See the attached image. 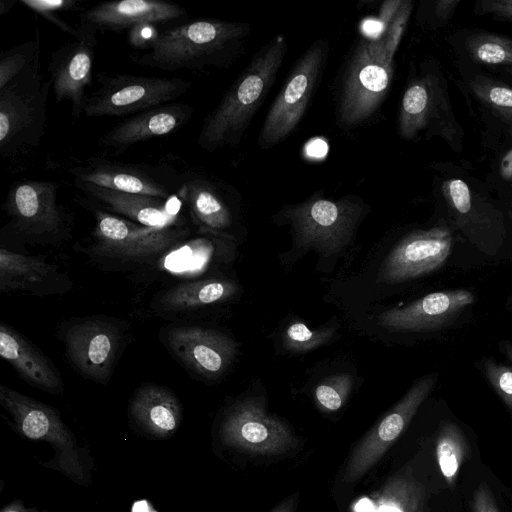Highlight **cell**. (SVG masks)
I'll return each mask as SVG.
<instances>
[{
	"instance_id": "6da1fadb",
	"label": "cell",
	"mask_w": 512,
	"mask_h": 512,
	"mask_svg": "<svg viewBox=\"0 0 512 512\" xmlns=\"http://www.w3.org/2000/svg\"><path fill=\"white\" fill-rule=\"evenodd\" d=\"M251 27L245 22L197 19L161 32L146 53H130L141 66L206 73L231 66L244 52Z\"/></svg>"
},
{
	"instance_id": "7a4b0ae2",
	"label": "cell",
	"mask_w": 512,
	"mask_h": 512,
	"mask_svg": "<svg viewBox=\"0 0 512 512\" xmlns=\"http://www.w3.org/2000/svg\"><path fill=\"white\" fill-rule=\"evenodd\" d=\"M288 44L278 34L254 55L219 104L207 115L197 138L204 150L237 147L275 83Z\"/></svg>"
},
{
	"instance_id": "3957f363",
	"label": "cell",
	"mask_w": 512,
	"mask_h": 512,
	"mask_svg": "<svg viewBox=\"0 0 512 512\" xmlns=\"http://www.w3.org/2000/svg\"><path fill=\"white\" fill-rule=\"evenodd\" d=\"M40 64L0 88V155L12 173L25 169L45 135L52 84Z\"/></svg>"
},
{
	"instance_id": "277c9868",
	"label": "cell",
	"mask_w": 512,
	"mask_h": 512,
	"mask_svg": "<svg viewBox=\"0 0 512 512\" xmlns=\"http://www.w3.org/2000/svg\"><path fill=\"white\" fill-rule=\"evenodd\" d=\"M397 127L402 139L412 140L424 133L442 138L456 152L461 150L464 131L454 115L439 64H423L409 79L401 98Z\"/></svg>"
},
{
	"instance_id": "5b68a950",
	"label": "cell",
	"mask_w": 512,
	"mask_h": 512,
	"mask_svg": "<svg viewBox=\"0 0 512 512\" xmlns=\"http://www.w3.org/2000/svg\"><path fill=\"white\" fill-rule=\"evenodd\" d=\"M0 404L24 437L51 445L54 456L47 467L61 472L78 485L90 483L83 453L57 410L4 385H0Z\"/></svg>"
},
{
	"instance_id": "8992f818",
	"label": "cell",
	"mask_w": 512,
	"mask_h": 512,
	"mask_svg": "<svg viewBox=\"0 0 512 512\" xmlns=\"http://www.w3.org/2000/svg\"><path fill=\"white\" fill-rule=\"evenodd\" d=\"M369 208L354 195L330 199L314 193L300 203L284 206L279 217L291 226L298 245L336 252L348 244Z\"/></svg>"
},
{
	"instance_id": "52a82bcc",
	"label": "cell",
	"mask_w": 512,
	"mask_h": 512,
	"mask_svg": "<svg viewBox=\"0 0 512 512\" xmlns=\"http://www.w3.org/2000/svg\"><path fill=\"white\" fill-rule=\"evenodd\" d=\"M328 54L329 42L321 38L297 59L264 118L258 137L261 148L278 145L300 124L317 90Z\"/></svg>"
},
{
	"instance_id": "ba28073f",
	"label": "cell",
	"mask_w": 512,
	"mask_h": 512,
	"mask_svg": "<svg viewBox=\"0 0 512 512\" xmlns=\"http://www.w3.org/2000/svg\"><path fill=\"white\" fill-rule=\"evenodd\" d=\"M98 89L87 94L86 117L125 116L174 102L192 83L176 77H148L99 72Z\"/></svg>"
},
{
	"instance_id": "9c48e42d",
	"label": "cell",
	"mask_w": 512,
	"mask_h": 512,
	"mask_svg": "<svg viewBox=\"0 0 512 512\" xmlns=\"http://www.w3.org/2000/svg\"><path fill=\"white\" fill-rule=\"evenodd\" d=\"M394 73V63L375 57L361 40L343 70L335 99L339 126L351 128L369 120L384 102Z\"/></svg>"
},
{
	"instance_id": "30bf717a",
	"label": "cell",
	"mask_w": 512,
	"mask_h": 512,
	"mask_svg": "<svg viewBox=\"0 0 512 512\" xmlns=\"http://www.w3.org/2000/svg\"><path fill=\"white\" fill-rule=\"evenodd\" d=\"M96 219L94 253L122 260H143L166 251L182 240L187 230L180 227H147L110 213L89 198L78 197Z\"/></svg>"
},
{
	"instance_id": "8fae6325",
	"label": "cell",
	"mask_w": 512,
	"mask_h": 512,
	"mask_svg": "<svg viewBox=\"0 0 512 512\" xmlns=\"http://www.w3.org/2000/svg\"><path fill=\"white\" fill-rule=\"evenodd\" d=\"M74 181L163 199L177 197L180 171L167 163H127L91 156L66 167Z\"/></svg>"
},
{
	"instance_id": "7c38bea8",
	"label": "cell",
	"mask_w": 512,
	"mask_h": 512,
	"mask_svg": "<svg viewBox=\"0 0 512 512\" xmlns=\"http://www.w3.org/2000/svg\"><path fill=\"white\" fill-rule=\"evenodd\" d=\"M60 181L17 180L2 205L11 226L33 239H54L68 229L70 215L58 203Z\"/></svg>"
},
{
	"instance_id": "4fadbf2b",
	"label": "cell",
	"mask_w": 512,
	"mask_h": 512,
	"mask_svg": "<svg viewBox=\"0 0 512 512\" xmlns=\"http://www.w3.org/2000/svg\"><path fill=\"white\" fill-rule=\"evenodd\" d=\"M97 33L80 23L73 40L52 51L47 67L56 103L69 101L75 121L84 114L86 90L92 82Z\"/></svg>"
},
{
	"instance_id": "5bb4252c",
	"label": "cell",
	"mask_w": 512,
	"mask_h": 512,
	"mask_svg": "<svg viewBox=\"0 0 512 512\" xmlns=\"http://www.w3.org/2000/svg\"><path fill=\"white\" fill-rule=\"evenodd\" d=\"M220 434L227 446L255 454L281 453L294 440L289 427L267 414L254 400L233 406L222 422Z\"/></svg>"
},
{
	"instance_id": "9a60e30c",
	"label": "cell",
	"mask_w": 512,
	"mask_h": 512,
	"mask_svg": "<svg viewBox=\"0 0 512 512\" xmlns=\"http://www.w3.org/2000/svg\"><path fill=\"white\" fill-rule=\"evenodd\" d=\"M436 380V374L419 379L397 405L367 434L348 461L343 478L345 482L357 481L383 456L430 394Z\"/></svg>"
},
{
	"instance_id": "2e32d148",
	"label": "cell",
	"mask_w": 512,
	"mask_h": 512,
	"mask_svg": "<svg viewBox=\"0 0 512 512\" xmlns=\"http://www.w3.org/2000/svg\"><path fill=\"white\" fill-rule=\"evenodd\" d=\"M232 186L198 170L180 171L177 198L203 233L226 236L234 224Z\"/></svg>"
},
{
	"instance_id": "e0dca14e",
	"label": "cell",
	"mask_w": 512,
	"mask_h": 512,
	"mask_svg": "<svg viewBox=\"0 0 512 512\" xmlns=\"http://www.w3.org/2000/svg\"><path fill=\"white\" fill-rule=\"evenodd\" d=\"M451 245L452 235L447 227L413 231L400 240L386 257L379 279L399 283L430 273L446 261Z\"/></svg>"
},
{
	"instance_id": "ac0fdd59",
	"label": "cell",
	"mask_w": 512,
	"mask_h": 512,
	"mask_svg": "<svg viewBox=\"0 0 512 512\" xmlns=\"http://www.w3.org/2000/svg\"><path fill=\"white\" fill-rule=\"evenodd\" d=\"M68 357L84 377L106 383L120 341L119 330L101 320H84L72 325L65 334Z\"/></svg>"
},
{
	"instance_id": "d6986e66",
	"label": "cell",
	"mask_w": 512,
	"mask_h": 512,
	"mask_svg": "<svg viewBox=\"0 0 512 512\" xmlns=\"http://www.w3.org/2000/svg\"><path fill=\"white\" fill-rule=\"evenodd\" d=\"M194 114L184 102L166 103L134 114L117 123L98 141L111 155H119L140 142L169 135L183 128Z\"/></svg>"
},
{
	"instance_id": "ffe728a7",
	"label": "cell",
	"mask_w": 512,
	"mask_h": 512,
	"mask_svg": "<svg viewBox=\"0 0 512 512\" xmlns=\"http://www.w3.org/2000/svg\"><path fill=\"white\" fill-rule=\"evenodd\" d=\"M172 352L190 370L205 377L222 374L236 353V345L225 334L201 327H176L167 333Z\"/></svg>"
},
{
	"instance_id": "44dd1931",
	"label": "cell",
	"mask_w": 512,
	"mask_h": 512,
	"mask_svg": "<svg viewBox=\"0 0 512 512\" xmlns=\"http://www.w3.org/2000/svg\"><path fill=\"white\" fill-rule=\"evenodd\" d=\"M473 302V294L465 289L433 292L406 306L384 311L378 317L379 325L401 332L435 329Z\"/></svg>"
},
{
	"instance_id": "7402d4cb",
	"label": "cell",
	"mask_w": 512,
	"mask_h": 512,
	"mask_svg": "<svg viewBox=\"0 0 512 512\" xmlns=\"http://www.w3.org/2000/svg\"><path fill=\"white\" fill-rule=\"evenodd\" d=\"M183 7L161 0H120L102 2L79 15L81 24L97 32H121L143 24H163L184 19Z\"/></svg>"
},
{
	"instance_id": "603a6c76",
	"label": "cell",
	"mask_w": 512,
	"mask_h": 512,
	"mask_svg": "<svg viewBox=\"0 0 512 512\" xmlns=\"http://www.w3.org/2000/svg\"><path fill=\"white\" fill-rule=\"evenodd\" d=\"M74 183L87 198L110 213L147 227H178L177 213L171 208L169 202L173 198L163 199L121 192L78 181Z\"/></svg>"
},
{
	"instance_id": "cb8c5ba5",
	"label": "cell",
	"mask_w": 512,
	"mask_h": 512,
	"mask_svg": "<svg viewBox=\"0 0 512 512\" xmlns=\"http://www.w3.org/2000/svg\"><path fill=\"white\" fill-rule=\"evenodd\" d=\"M0 356L31 386L51 394L64 391L54 363L26 337L4 323L0 325Z\"/></svg>"
},
{
	"instance_id": "d4e9b609",
	"label": "cell",
	"mask_w": 512,
	"mask_h": 512,
	"mask_svg": "<svg viewBox=\"0 0 512 512\" xmlns=\"http://www.w3.org/2000/svg\"><path fill=\"white\" fill-rule=\"evenodd\" d=\"M130 415L145 433L156 438H167L178 429L182 410L171 390L146 384L132 397Z\"/></svg>"
},
{
	"instance_id": "484cf974",
	"label": "cell",
	"mask_w": 512,
	"mask_h": 512,
	"mask_svg": "<svg viewBox=\"0 0 512 512\" xmlns=\"http://www.w3.org/2000/svg\"><path fill=\"white\" fill-rule=\"evenodd\" d=\"M237 291L235 283L224 279H206L177 285L160 298L161 307L171 311L191 310L225 301Z\"/></svg>"
},
{
	"instance_id": "4316f807",
	"label": "cell",
	"mask_w": 512,
	"mask_h": 512,
	"mask_svg": "<svg viewBox=\"0 0 512 512\" xmlns=\"http://www.w3.org/2000/svg\"><path fill=\"white\" fill-rule=\"evenodd\" d=\"M55 272V266L39 257L25 256L8 249H0L1 292L33 290L53 276Z\"/></svg>"
},
{
	"instance_id": "83f0119b",
	"label": "cell",
	"mask_w": 512,
	"mask_h": 512,
	"mask_svg": "<svg viewBox=\"0 0 512 512\" xmlns=\"http://www.w3.org/2000/svg\"><path fill=\"white\" fill-rule=\"evenodd\" d=\"M441 193L456 220L462 226H486L492 223L491 214H497L491 206L460 178H449L442 182Z\"/></svg>"
},
{
	"instance_id": "f1b7e54d",
	"label": "cell",
	"mask_w": 512,
	"mask_h": 512,
	"mask_svg": "<svg viewBox=\"0 0 512 512\" xmlns=\"http://www.w3.org/2000/svg\"><path fill=\"white\" fill-rule=\"evenodd\" d=\"M468 87L474 98L495 116L512 136V87L482 74L470 78Z\"/></svg>"
},
{
	"instance_id": "f546056e",
	"label": "cell",
	"mask_w": 512,
	"mask_h": 512,
	"mask_svg": "<svg viewBox=\"0 0 512 512\" xmlns=\"http://www.w3.org/2000/svg\"><path fill=\"white\" fill-rule=\"evenodd\" d=\"M467 54L477 63L512 66V38L485 31L468 34L464 40Z\"/></svg>"
},
{
	"instance_id": "4dcf8cb0",
	"label": "cell",
	"mask_w": 512,
	"mask_h": 512,
	"mask_svg": "<svg viewBox=\"0 0 512 512\" xmlns=\"http://www.w3.org/2000/svg\"><path fill=\"white\" fill-rule=\"evenodd\" d=\"M467 450V443L461 430L451 422L446 423L437 438L436 456L448 485L454 484Z\"/></svg>"
},
{
	"instance_id": "1f68e13d",
	"label": "cell",
	"mask_w": 512,
	"mask_h": 512,
	"mask_svg": "<svg viewBox=\"0 0 512 512\" xmlns=\"http://www.w3.org/2000/svg\"><path fill=\"white\" fill-rule=\"evenodd\" d=\"M413 1L403 0L393 19L381 28L378 37L365 39L368 50L377 58L394 63V56L413 10Z\"/></svg>"
},
{
	"instance_id": "d6a6232c",
	"label": "cell",
	"mask_w": 512,
	"mask_h": 512,
	"mask_svg": "<svg viewBox=\"0 0 512 512\" xmlns=\"http://www.w3.org/2000/svg\"><path fill=\"white\" fill-rule=\"evenodd\" d=\"M40 44V31L36 28L32 40L0 53V88L40 61Z\"/></svg>"
},
{
	"instance_id": "836d02e7",
	"label": "cell",
	"mask_w": 512,
	"mask_h": 512,
	"mask_svg": "<svg viewBox=\"0 0 512 512\" xmlns=\"http://www.w3.org/2000/svg\"><path fill=\"white\" fill-rule=\"evenodd\" d=\"M352 377L348 373L330 376L315 389V398L319 405L328 411L340 409L352 387Z\"/></svg>"
},
{
	"instance_id": "e575fe53",
	"label": "cell",
	"mask_w": 512,
	"mask_h": 512,
	"mask_svg": "<svg viewBox=\"0 0 512 512\" xmlns=\"http://www.w3.org/2000/svg\"><path fill=\"white\" fill-rule=\"evenodd\" d=\"M332 335L330 328L311 330L304 323L295 322L286 329L284 345L292 351H308L326 343Z\"/></svg>"
},
{
	"instance_id": "d590c367",
	"label": "cell",
	"mask_w": 512,
	"mask_h": 512,
	"mask_svg": "<svg viewBox=\"0 0 512 512\" xmlns=\"http://www.w3.org/2000/svg\"><path fill=\"white\" fill-rule=\"evenodd\" d=\"M483 370L496 393L512 411V367L487 359Z\"/></svg>"
},
{
	"instance_id": "8d00e7d4",
	"label": "cell",
	"mask_w": 512,
	"mask_h": 512,
	"mask_svg": "<svg viewBox=\"0 0 512 512\" xmlns=\"http://www.w3.org/2000/svg\"><path fill=\"white\" fill-rule=\"evenodd\" d=\"M21 4L38 15L80 10L82 0H20Z\"/></svg>"
},
{
	"instance_id": "74e56055",
	"label": "cell",
	"mask_w": 512,
	"mask_h": 512,
	"mask_svg": "<svg viewBox=\"0 0 512 512\" xmlns=\"http://www.w3.org/2000/svg\"><path fill=\"white\" fill-rule=\"evenodd\" d=\"M474 12L512 22V0H478L474 5Z\"/></svg>"
},
{
	"instance_id": "f35d334b",
	"label": "cell",
	"mask_w": 512,
	"mask_h": 512,
	"mask_svg": "<svg viewBox=\"0 0 512 512\" xmlns=\"http://www.w3.org/2000/svg\"><path fill=\"white\" fill-rule=\"evenodd\" d=\"M154 24H143L129 30V41L141 49H149L160 32Z\"/></svg>"
},
{
	"instance_id": "ab89813d",
	"label": "cell",
	"mask_w": 512,
	"mask_h": 512,
	"mask_svg": "<svg viewBox=\"0 0 512 512\" xmlns=\"http://www.w3.org/2000/svg\"><path fill=\"white\" fill-rule=\"evenodd\" d=\"M473 512H498L489 488L481 484L474 493Z\"/></svg>"
},
{
	"instance_id": "60d3db41",
	"label": "cell",
	"mask_w": 512,
	"mask_h": 512,
	"mask_svg": "<svg viewBox=\"0 0 512 512\" xmlns=\"http://www.w3.org/2000/svg\"><path fill=\"white\" fill-rule=\"evenodd\" d=\"M460 0H438L434 2V19L437 24H445L454 14Z\"/></svg>"
},
{
	"instance_id": "b9f144b4",
	"label": "cell",
	"mask_w": 512,
	"mask_h": 512,
	"mask_svg": "<svg viewBox=\"0 0 512 512\" xmlns=\"http://www.w3.org/2000/svg\"><path fill=\"white\" fill-rule=\"evenodd\" d=\"M498 172L503 181L512 183V148L501 157Z\"/></svg>"
},
{
	"instance_id": "7bdbcfd3",
	"label": "cell",
	"mask_w": 512,
	"mask_h": 512,
	"mask_svg": "<svg viewBox=\"0 0 512 512\" xmlns=\"http://www.w3.org/2000/svg\"><path fill=\"white\" fill-rule=\"evenodd\" d=\"M0 512H40L36 508L27 507L20 500H13L5 505Z\"/></svg>"
},
{
	"instance_id": "ee69618b",
	"label": "cell",
	"mask_w": 512,
	"mask_h": 512,
	"mask_svg": "<svg viewBox=\"0 0 512 512\" xmlns=\"http://www.w3.org/2000/svg\"><path fill=\"white\" fill-rule=\"evenodd\" d=\"M15 3L16 0H0V16L7 14Z\"/></svg>"
},
{
	"instance_id": "f6af8a7d",
	"label": "cell",
	"mask_w": 512,
	"mask_h": 512,
	"mask_svg": "<svg viewBox=\"0 0 512 512\" xmlns=\"http://www.w3.org/2000/svg\"><path fill=\"white\" fill-rule=\"evenodd\" d=\"M294 506L293 498H290L288 501L280 505L273 512H292V507Z\"/></svg>"
},
{
	"instance_id": "bcb514c9",
	"label": "cell",
	"mask_w": 512,
	"mask_h": 512,
	"mask_svg": "<svg viewBox=\"0 0 512 512\" xmlns=\"http://www.w3.org/2000/svg\"><path fill=\"white\" fill-rule=\"evenodd\" d=\"M503 72H505L506 75L512 78V66L511 67H504Z\"/></svg>"
},
{
	"instance_id": "7dc6e473",
	"label": "cell",
	"mask_w": 512,
	"mask_h": 512,
	"mask_svg": "<svg viewBox=\"0 0 512 512\" xmlns=\"http://www.w3.org/2000/svg\"><path fill=\"white\" fill-rule=\"evenodd\" d=\"M511 208H512V204H511Z\"/></svg>"
}]
</instances>
